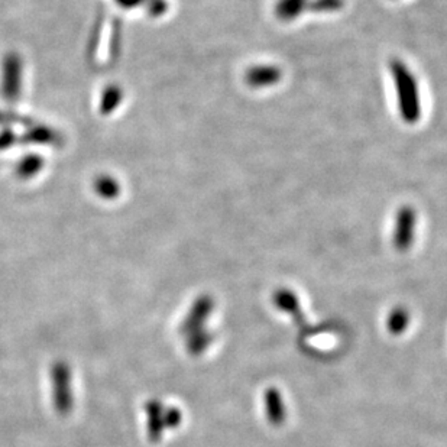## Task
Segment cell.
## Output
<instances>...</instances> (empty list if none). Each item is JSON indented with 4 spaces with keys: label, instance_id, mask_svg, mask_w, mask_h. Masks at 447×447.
I'll use <instances>...</instances> for the list:
<instances>
[{
    "label": "cell",
    "instance_id": "6da1fadb",
    "mask_svg": "<svg viewBox=\"0 0 447 447\" xmlns=\"http://www.w3.org/2000/svg\"><path fill=\"white\" fill-rule=\"evenodd\" d=\"M391 73L395 80L401 116L406 122L414 123L420 118V98L417 83L406 64L400 60H392Z\"/></svg>",
    "mask_w": 447,
    "mask_h": 447
},
{
    "label": "cell",
    "instance_id": "7a4b0ae2",
    "mask_svg": "<svg viewBox=\"0 0 447 447\" xmlns=\"http://www.w3.org/2000/svg\"><path fill=\"white\" fill-rule=\"evenodd\" d=\"M49 379H51V399L54 410L61 417L70 416L74 409L73 374L70 365L64 361L54 362L51 371H49Z\"/></svg>",
    "mask_w": 447,
    "mask_h": 447
},
{
    "label": "cell",
    "instance_id": "3957f363",
    "mask_svg": "<svg viewBox=\"0 0 447 447\" xmlns=\"http://www.w3.org/2000/svg\"><path fill=\"white\" fill-rule=\"evenodd\" d=\"M22 78H24V63L16 53L6 54L2 64V83H0V91L6 102H16L22 91Z\"/></svg>",
    "mask_w": 447,
    "mask_h": 447
},
{
    "label": "cell",
    "instance_id": "277c9868",
    "mask_svg": "<svg viewBox=\"0 0 447 447\" xmlns=\"http://www.w3.org/2000/svg\"><path fill=\"white\" fill-rule=\"evenodd\" d=\"M213 298L210 295H200L197 300L192 303V306L190 307L185 319L183 320L181 326H180V333L185 337H188L190 334L202 330L205 322L207 320V317L210 316L212 310H213Z\"/></svg>",
    "mask_w": 447,
    "mask_h": 447
},
{
    "label": "cell",
    "instance_id": "5b68a950",
    "mask_svg": "<svg viewBox=\"0 0 447 447\" xmlns=\"http://www.w3.org/2000/svg\"><path fill=\"white\" fill-rule=\"evenodd\" d=\"M416 229V212L411 207H403L396 216L394 243L396 250L406 251L411 246Z\"/></svg>",
    "mask_w": 447,
    "mask_h": 447
},
{
    "label": "cell",
    "instance_id": "8992f818",
    "mask_svg": "<svg viewBox=\"0 0 447 447\" xmlns=\"http://www.w3.org/2000/svg\"><path fill=\"white\" fill-rule=\"evenodd\" d=\"M146 436L151 443H160L165 428V407L158 400H149L145 404Z\"/></svg>",
    "mask_w": 447,
    "mask_h": 447
},
{
    "label": "cell",
    "instance_id": "52a82bcc",
    "mask_svg": "<svg viewBox=\"0 0 447 447\" xmlns=\"http://www.w3.org/2000/svg\"><path fill=\"white\" fill-rule=\"evenodd\" d=\"M21 143H34V145H58L61 142L60 133L45 125H31L28 130L18 138Z\"/></svg>",
    "mask_w": 447,
    "mask_h": 447
},
{
    "label": "cell",
    "instance_id": "ba28073f",
    "mask_svg": "<svg viewBox=\"0 0 447 447\" xmlns=\"http://www.w3.org/2000/svg\"><path fill=\"white\" fill-rule=\"evenodd\" d=\"M246 83L252 87H268L281 78V70L277 67H254L246 73Z\"/></svg>",
    "mask_w": 447,
    "mask_h": 447
},
{
    "label": "cell",
    "instance_id": "9c48e42d",
    "mask_svg": "<svg viewBox=\"0 0 447 447\" xmlns=\"http://www.w3.org/2000/svg\"><path fill=\"white\" fill-rule=\"evenodd\" d=\"M265 406H267V414L268 420L278 426L285 420V409L282 404V399L279 395V391L277 388H269L265 392Z\"/></svg>",
    "mask_w": 447,
    "mask_h": 447
},
{
    "label": "cell",
    "instance_id": "30bf717a",
    "mask_svg": "<svg viewBox=\"0 0 447 447\" xmlns=\"http://www.w3.org/2000/svg\"><path fill=\"white\" fill-rule=\"evenodd\" d=\"M122 98H123V91L119 86H116V84L108 86L103 90V94L101 98V108H98V111H101V115L109 116L111 113H113L119 108Z\"/></svg>",
    "mask_w": 447,
    "mask_h": 447
},
{
    "label": "cell",
    "instance_id": "8fae6325",
    "mask_svg": "<svg viewBox=\"0 0 447 447\" xmlns=\"http://www.w3.org/2000/svg\"><path fill=\"white\" fill-rule=\"evenodd\" d=\"M43 164L45 163L41 155L29 154L24 157L22 160H19L18 167H16V174L24 180H29L41 173V170L43 168Z\"/></svg>",
    "mask_w": 447,
    "mask_h": 447
},
{
    "label": "cell",
    "instance_id": "7c38bea8",
    "mask_svg": "<svg viewBox=\"0 0 447 447\" xmlns=\"http://www.w3.org/2000/svg\"><path fill=\"white\" fill-rule=\"evenodd\" d=\"M213 340V334L205 329L198 330L187 337V351L190 355H202Z\"/></svg>",
    "mask_w": 447,
    "mask_h": 447
},
{
    "label": "cell",
    "instance_id": "4fadbf2b",
    "mask_svg": "<svg viewBox=\"0 0 447 447\" xmlns=\"http://www.w3.org/2000/svg\"><path fill=\"white\" fill-rule=\"evenodd\" d=\"M94 190L98 197L105 198V200H113L120 192V185L116 178L111 175H101L94 181Z\"/></svg>",
    "mask_w": 447,
    "mask_h": 447
},
{
    "label": "cell",
    "instance_id": "5bb4252c",
    "mask_svg": "<svg viewBox=\"0 0 447 447\" xmlns=\"http://www.w3.org/2000/svg\"><path fill=\"white\" fill-rule=\"evenodd\" d=\"M309 0H279L275 14L282 21H291L303 12Z\"/></svg>",
    "mask_w": 447,
    "mask_h": 447
},
{
    "label": "cell",
    "instance_id": "9a60e30c",
    "mask_svg": "<svg viewBox=\"0 0 447 447\" xmlns=\"http://www.w3.org/2000/svg\"><path fill=\"white\" fill-rule=\"evenodd\" d=\"M274 303L285 313L297 314L298 312H300V304H298L297 297L288 289L277 291L274 295Z\"/></svg>",
    "mask_w": 447,
    "mask_h": 447
},
{
    "label": "cell",
    "instance_id": "2e32d148",
    "mask_svg": "<svg viewBox=\"0 0 447 447\" xmlns=\"http://www.w3.org/2000/svg\"><path fill=\"white\" fill-rule=\"evenodd\" d=\"M409 326V313L403 309H395L388 320H386V327L392 334H400L403 333Z\"/></svg>",
    "mask_w": 447,
    "mask_h": 447
},
{
    "label": "cell",
    "instance_id": "e0dca14e",
    "mask_svg": "<svg viewBox=\"0 0 447 447\" xmlns=\"http://www.w3.org/2000/svg\"><path fill=\"white\" fill-rule=\"evenodd\" d=\"M309 6L314 12H333L343 6V0H313Z\"/></svg>",
    "mask_w": 447,
    "mask_h": 447
},
{
    "label": "cell",
    "instance_id": "ac0fdd59",
    "mask_svg": "<svg viewBox=\"0 0 447 447\" xmlns=\"http://www.w3.org/2000/svg\"><path fill=\"white\" fill-rule=\"evenodd\" d=\"M122 26L120 22L116 19L113 24V31H112V41H111V58H118L119 51H120V39H122Z\"/></svg>",
    "mask_w": 447,
    "mask_h": 447
},
{
    "label": "cell",
    "instance_id": "d6986e66",
    "mask_svg": "<svg viewBox=\"0 0 447 447\" xmlns=\"http://www.w3.org/2000/svg\"><path fill=\"white\" fill-rule=\"evenodd\" d=\"M183 423V414L177 407L165 409V428H177Z\"/></svg>",
    "mask_w": 447,
    "mask_h": 447
},
{
    "label": "cell",
    "instance_id": "ffe728a7",
    "mask_svg": "<svg viewBox=\"0 0 447 447\" xmlns=\"http://www.w3.org/2000/svg\"><path fill=\"white\" fill-rule=\"evenodd\" d=\"M18 138L19 136L11 128L4 129L0 132V151H5V149L15 145L18 142Z\"/></svg>",
    "mask_w": 447,
    "mask_h": 447
},
{
    "label": "cell",
    "instance_id": "44dd1931",
    "mask_svg": "<svg viewBox=\"0 0 447 447\" xmlns=\"http://www.w3.org/2000/svg\"><path fill=\"white\" fill-rule=\"evenodd\" d=\"M167 12L165 0H148V14L153 18L163 16Z\"/></svg>",
    "mask_w": 447,
    "mask_h": 447
},
{
    "label": "cell",
    "instance_id": "7402d4cb",
    "mask_svg": "<svg viewBox=\"0 0 447 447\" xmlns=\"http://www.w3.org/2000/svg\"><path fill=\"white\" fill-rule=\"evenodd\" d=\"M115 2L123 9H132V8L139 6L143 0H115Z\"/></svg>",
    "mask_w": 447,
    "mask_h": 447
}]
</instances>
